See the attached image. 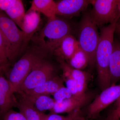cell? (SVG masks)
<instances>
[{"label": "cell", "mask_w": 120, "mask_h": 120, "mask_svg": "<svg viewBox=\"0 0 120 120\" xmlns=\"http://www.w3.org/2000/svg\"><path fill=\"white\" fill-rule=\"evenodd\" d=\"M58 60L63 72L68 73L75 80L79 94L82 95L86 93L88 79V74L82 70L73 68L64 60L60 59H58Z\"/></svg>", "instance_id": "14"}, {"label": "cell", "mask_w": 120, "mask_h": 120, "mask_svg": "<svg viewBox=\"0 0 120 120\" xmlns=\"http://www.w3.org/2000/svg\"><path fill=\"white\" fill-rule=\"evenodd\" d=\"M90 0H62L56 2L57 16L73 17L86 9Z\"/></svg>", "instance_id": "12"}, {"label": "cell", "mask_w": 120, "mask_h": 120, "mask_svg": "<svg viewBox=\"0 0 120 120\" xmlns=\"http://www.w3.org/2000/svg\"><path fill=\"white\" fill-rule=\"evenodd\" d=\"M63 79L66 83V86L73 95H80L79 94L76 83L71 76L65 72H63Z\"/></svg>", "instance_id": "22"}, {"label": "cell", "mask_w": 120, "mask_h": 120, "mask_svg": "<svg viewBox=\"0 0 120 120\" xmlns=\"http://www.w3.org/2000/svg\"><path fill=\"white\" fill-rule=\"evenodd\" d=\"M90 95L86 93L79 95H72L60 103L55 102L51 111L54 113H70L79 110L90 100Z\"/></svg>", "instance_id": "11"}, {"label": "cell", "mask_w": 120, "mask_h": 120, "mask_svg": "<svg viewBox=\"0 0 120 120\" xmlns=\"http://www.w3.org/2000/svg\"><path fill=\"white\" fill-rule=\"evenodd\" d=\"M0 63L2 64H9L6 53L4 43L2 34L0 31Z\"/></svg>", "instance_id": "25"}, {"label": "cell", "mask_w": 120, "mask_h": 120, "mask_svg": "<svg viewBox=\"0 0 120 120\" xmlns=\"http://www.w3.org/2000/svg\"><path fill=\"white\" fill-rule=\"evenodd\" d=\"M17 1V0H0V11L5 12L13 7Z\"/></svg>", "instance_id": "26"}, {"label": "cell", "mask_w": 120, "mask_h": 120, "mask_svg": "<svg viewBox=\"0 0 120 120\" xmlns=\"http://www.w3.org/2000/svg\"><path fill=\"white\" fill-rule=\"evenodd\" d=\"M79 47L78 41L69 34L61 40L52 53L58 59L68 60Z\"/></svg>", "instance_id": "13"}, {"label": "cell", "mask_w": 120, "mask_h": 120, "mask_svg": "<svg viewBox=\"0 0 120 120\" xmlns=\"http://www.w3.org/2000/svg\"><path fill=\"white\" fill-rule=\"evenodd\" d=\"M86 120L82 117L81 116L79 118H76V119H74V120Z\"/></svg>", "instance_id": "30"}, {"label": "cell", "mask_w": 120, "mask_h": 120, "mask_svg": "<svg viewBox=\"0 0 120 120\" xmlns=\"http://www.w3.org/2000/svg\"><path fill=\"white\" fill-rule=\"evenodd\" d=\"M0 118H0V120H0Z\"/></svg>", "instance_id": "33"}, {"label": "cell", "mask_w": 120, "mask_h": 120, "mask_svg": "<svg viewBox=\"0 0 120 120\" xmlns=\"http://www.w3.org/2000/svg\"><path fill=\"white\" fill-rule=\"evenodd\" d=\"M16 107L26 120H42V113L39 112L33 103L25 97L20 95Z\"/></svg>", "instance_id": "18"}, {"label": "cell", "mask_w": 120, "mask_h": 120, "mask_svg": "<svg viewBox=\"0 0 120 120\" xmlns=\"http://www.w3.org/2000/svg\"><path fill=\"white\" fill-rule=\"evenodd\" d=\"M99 37L97 25L90 12L85 13L80 22L78 41L80 48L87 56L91 66L95 64L96 51Z\"/></svg>", "instance_id": "5"}, {"label": "cell", "mask_w": 120, "mask_h": 120, "mask_svg": "<svg viewBox=\"0 0 120 120\" xmlns=\"http://www.w3.org/2000/svg\"><path fill=\"white\" fill-rule=\"evenodd\" d=\"M111 86L120 80V42H114L109 65Z\"/></svg>", "instance_id": "17"}, {"label": "cell", "mask_w": 120, "mask_h": 120, "mask_svg": "<svg viewBox=\"0 0 120 120\" xmlns=\"http://www.w3.org/2000/svg\"><path fill=\"white\" fill-rule=\"evenodd\" d=\"M41 20L40 13L38 12L30 10L26 12L21 28L23 34V41L20 52L26 49L37 32Z\"/></svg>", "instance_id": "10"}, {"label": "cell", "mask_w": 120, "mask_h": 120, "mask_svg": "<svg viewBox=\"0 0 120 120\" xmlns=\"http://www.w3.org/2000/svg\"><path fill=\"white\" fill-rule=\"evenodd\" d=\"M68 61L71 67L78 70L84 69L89 64L87 56L80 47Z\"/></svg>", "instance_id": "21"}, {"label": "cell", "mask_w": 120, "mask_h": 120, "mask_svg": "<svg viewBox=\"0 0 120 120\" xmlns=\"http://www.w3.org/2000/svg\"><path fill=\"white\" fill-rule=\"evenodd\" d=\"M47 54L38 46L33 47L28 49L10 70H8L7 79L15 93H17L22 84L35 64L45 59Z\"/></svg>", "instance_id": "3"}, {"label": "cell", "mask_w": 120, "mask_h": 120, "mask_svg": "<svg viewBox=\"0 0 120 120\" xmlns=\"http://www.w3.org/2000/svg\"><path fill=\"white\" fill-rule=\"evenodd\" d=\"M4 12L21 29L26 14L22 1L17 0L13 7Z\"/></svg>", "instance_id": "20"}, {"label": "cell", "mask_w": 120, "mask_h": 120, "mask_svg": "<svg viewBox=\"0 0 120 120\" xmlns=\"http://www.w3.org/2000/svg\"><path fill=\"white\" fill-rule=\"evenodd\" d=\"M4 65V64H1L0 63V65Z\"/></svg>", "instance_id": "31"}, {"label": "cell", "mask_w": 120, "mask_h": 120, "mask_svg": "<svg viewBox=\"0 0 120 120\" xmlns=\"http://www.w3.org/2000/svg\"><path fill=\"white\" fill-rule=\"evenodd\" d=\"M93 6L90 12L97 26L112 23L120 17L118 9V0H90Z\"/></svg>", "instance_id": "6"}, {"label": "cell", "mask_w": 120, "mask_h": 120, "mask_svg": "<svg viewBox=\"0 0 120 120\" xmlns=\"http://www.w3.org/2000/svg\"><path fill=\"white\" fill-rule=\"evenodd\" d=\"M64 81L62 78L54 76L36 88L20 94L30 95H53L60 88L64 86L63 83Z\"/></svg>", "instance_id": "15"}, {"label": "cell", "mask_w": 120, "mask_h": 120, "mask_svg": "<svg viewBox=\"0 0 120 120\" xmlns=\"http://www.w3.org/2000/svg\"><path fill=\"white\" fill-rule=\"evenodd\" d=\"M0 31L8 62H12L21 51L23 41L22 31L6 13L0 11Z\"/></svg>", "instance_id": "4"}, {"label": "cell", "mask_w": 120, "mask_h": 120, "mask_svg": "<svg viewBox=\"0 0 120 120\" xmlns=\"http://www.w3.org/2000/svg\"><path fill=\"white\" fill-rule=\"evenodd\" d=\"M19 94L30 101L37 109L41 112L48 110H51L56 102L54 99L48 95H30L24 94Z\"/></svg>", "instance_id": "19"}, {"label": "cell", "mask_w": 120, "mask_h": 120, "mask_svg": "<svg viewBox=\"0 0 120 120\" xmlns=\"http://www.w3.org/2000/svg\"><path fill=\"white\" fill-rule=\"evenodd\" d=\"M120 119V109L113 110L106 120H114Z\"/></svg>", "instance_id": "27"}, {"label": "cell", "mask_w": 120, "mask_h": 120, "mask_svg": "<svg viewBox=\"0 0 120 120\" xmlns=\"http://www.w3.org/2000/svg\"><path fill=\"white\" fill-rule=\"evenodd\" d=\"M15 93L7 78L0 74V118L12 107H16L17 100Z\"/></svg>", "instance_id": "9"}, {"label": "cell", "mask_w": 120, "mask_h": 120, "mask_svg": "<svg viewBox=\"0 0 120 120\" xmlns=\"http://www.w3.org/2000/svg\"><path fill=\"white\" fill-rule=\"evenodd\" d=\"M120 95V84L112 85L103 90L88 106V117L96 118L102 110L116 101Z\"/></svg>", "instance_id": "8"}, {"label": "cell", "mask_w": 120, "mask_h": 120, "mask_svg": "<svg viewBox=\"0 0 120 120\" xmlns=\"http://www.w3.org/2000/svg\"><path fill=\"white\" fill-rule=\"evenodd\" d=\"M116 101L115 103V109L114 110L120 109V95Z\"/></svg>", "instance_id": "29"}, {"label": "cell", "mask_w": 120, "mask_h": 120, "mask_svg": "<svg viewBox=\"0 0 120 120\" xmlns=\"http://www.w3.org/2000/svg\"><path fill=\"white\" fill-rule=\"evenodd\" d=\"M28 10L41 13L49 19L57 16L56 3L52 0H34Z\"/></svg>", "instance_id": "16"}, {"label": "cell", "mask_w": 120, "mask_h": 120, "mask_svg": "<svg viewBox=\"0 0 120 120\" xmlns=\"http://www.w3.org/2000/svg\"><path fill=\"white\" fill-rule=\"evenodd\" d=\"M71 28L66 20L56 17L49 19L38 34L33 36L31 40L36 46L46 52L52 53L63 39L71 34Z\"/></svg>", "instance_id": "2"}, {"label": "cell", "mask_w": 120, "mask_h": 120, "mask_svg": "<svg viewBox=\"0 0 120 120\" xmlns=\"http://www.w3.org/2000/svg\"><path fill=\"white\" fill-rule=\"evenodd\" d=\"M54 68L45 59L35 64L22 84L17 93L26 92L36 88L54 76Z\"/></svg>", "instance_id": "7"}, {"label": "cell", "mask_w": 120, "mask_h": 120, "mask_svg": "<svg viewBox=\"0 0 120 120\" xmlns=\"http://www.w3.org/2000/svg\"><path fill=\"white\" fill-rule=\"evenodd\" d=\"M3 120H26L20 112H15L12 109L7 112L2 117Z\"/></svg>", "instance_id": "24"}, {"label": "cell", "mask_w": 120, "mask_h": 120, "mask_svg": "<svg viewBox=\"0 0 120 120\" xmlns=\"http://www.w3.org/2000/svg\"><path fill=\"white\" fill-rule=\"evenodd\" d=\"M118 20L104 27L101 30L95 56L98 79L102 90L111 86L109 65L112 52L114 35Z\"/></svg>", "instance_id": "1"}, {"label": "cell", "mask_w": 120, "mask_h": 120, "mask_svg": "<svg viewBox=\"0 0 120 120\" xmlns=\"http://www.w3.org/2000/svg\"><path fill=\"white\" fill-rule=\"evenodd\" d=\"M10 64L9 63L7 64L0 65V74L7 72L8 69Z\"/></svg>", "instance_id": "28"}, {"label": "cell", "mask_w": 120, "mask_h": 120, "mask_svg": "<svg viewBox=\"0 0 120 120\" xmlns=\"http://www.w3.org/2000/svg\"></svg>", "instance_id": "34"}, {"label": "cell", "mask_w": 120, "mask_h": 120, "mask_svg": "<svg viewBox=\"0 0 120 120\" xmlns=\"http://www.w3.org/2000/svg\"><path fill=\"white\" fill-rule=\"evenodd\" d=\"M54 99L56 102L60 103L62 101L69 98L72 96L71 91L64 86L62 87L53 94Z\"/></svg>", "instance_id": "23"}, {"label": "cell", "mask_w": 120, "mask_h": 120, "mask_svg": "<svg viewBox=\"0 0 120 120\" xmlns=\"http://www.w3.org/2000/svg\"><path fill=\"white\" fill-rule=\"evenodd\" d=\"M120 120V119H118V120Z\"/></svg>", "instance_id": "32"}]
</instances>
